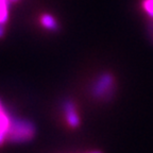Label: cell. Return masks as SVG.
Instances as JSON below:
<instances>
[{
    "label": "cell",
    "instance_id": "7a4b0ae2",
    "mask_svg": "<svg viewBox=\"0 0 153 153\" xmlns=\"http://www.w3.org/2000/svg\"><path fill=\"white\" fill-rule=\"evenodd\" d=\"M115 78L111 72H103L91 86V95L98 100H108L114 94Z\"/></svg>",
    "mask_w": 153,
    "mask_h": 153
},
{
    "label": "cell",
    "instance_id": "5b68a950",
    "mask_svg": "<svg viewBox=\"0 0 153 153\" xmlns=\"http://www.w3.org/2000/svg\"><path fill=\"white\" fill-rule=\"evenodd\" d=\"M39 22H41L42 26L47 30H50V31L59 30V24H57L56 19L51 14H43L39 17Z\"/></svg>",
    "mask_w": 153,
    "mask_h": 153
},
{
    "label": "cell",
    "instance_id": "8992f818",
    "mask_svg": "<svg viewBox=\"0 0 153 153\" xmlns=\"http://www.w3.org/2000/svg\"><path fill=\"white\" fill-rule=\"evenodd\" d=\"M10 0H0V24L5 25L9 19Z\"/></svg>",
    "mask_w": 153,
    "mask_h": 153
},
{
    "label": "cell",
    "instance_id": "277c9868",
    "mask_svg": "<svg viewBox=\"0 0 153 153\" xmlns=\"http://www.w3.org/2000/svg\"><path fill=\"white\" fill-rule=\"evenodd\" d=\"M12 116L5 110L4 105L0 100V147L7 141V134L11 127Z\"/></svg>",
    "mask_w": 153,
    "mask_h": 153
},
{
    "label": "cell",
    "instance_id": "3957f363",
    "mask_svg": "<svg viewBox=\"0 0 153 153\" xmlns=\"http://www.w3.org/2000/svg\"><path fill=\"white\" fill-rule=\"evenodd\" d=\"M63 110H64L65 120H66L67 124H68L71 129H76V128L80 126L81 120H80V116H79V114H78L76 103L72 100L65 101Z\"/></svg>",
    "mask_w": 153,
    "mask_h": 153
},
{
    "label": "cell",
    "instance_id": "52a82bcc",
    "mask_svg": "<svg viewBox=\"0 0 153 153\" xmlns=\"http://www.w3.org/2000/svg\"><path fill=\"white\" fill-rule=\"evenodd\" d=\"M143 7L145 10V12L153 18V0H143Z\"/></svg>",
    "mask_w": 153,
    "mask_h": 153
},
{
    "label": "cell",
    "instance_id": "9c48e42d",
    "mask_svg": "<svg viewBox=\"0 0 153 153\" xmlns=\"http://www.w3.org/2000/svg\"><path fill=\"white\" fill-rule=\"evenodd\" d=\"M87 153H103V152L99 150H95V151H91V152H87Z\"/></svg>",
    "mask_w": 153,
    "mask_h": 153
},
{
    "label": "cell",
    "instance_id": "6da1fadb",
    "mask_svg": "<svg viewBox=\"0 0 153 153\" xmlns=\"http://www.w3.org/2000/svg\"><path fill=\"white\" fill-rule=\"evenodd\" d=\"M35 136V127L33 122L22 118L12 117L11 127L7 134V141L11 143H28Z\"/></svg>",
    "mask_w": 153,
    "mask_h": 153
},
{
    "label": "cell",
    "instance_id": "ba28073f",
    "mask_svg": "<svg viewBox=\"0 0 153 153\" xmlns=\"http://www.w3.org/2000/svg\"><path fill=\"white\" fill-rule=\"evenodd\" d=\"M4 36V25L0 24V38H2Z\"/></svg>",
    "mask_w": 153,
    "mask_h": 153
}]
</instances>
